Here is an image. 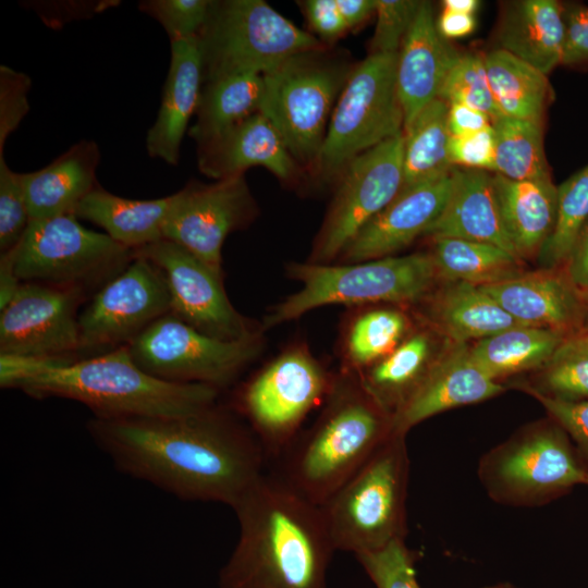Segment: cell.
<instances>
[{
  "label": "cell",
  "mask_w": 588,
  "mask_h": 588,
  "mask_svg": "<svg viewBox=\"0 0 588 588\" xmlns=\"http://www.w3.org/2000/svg\"><path fill=\"white\" fill-rule=\"evenodd\" d=\"M87 427L120 471L183 500L233 507L266 474L257 437L215 405L179 417H93Z\"/></svg>",
  "instance_id": "obj_1"
},
{
  "label": "cell",
  "mask_w": 588,
  "mask_h": 588,
  "mask_svg": "<svg viewBox=\"0 0 588 588\" xmlns=\"http://www.w3.org/2000/svg\"><path fill=\"white\" fill-rule=\"evenodd\" d=\"M232 509L238 539L220 588H327L335 549L321 506L266 473Z\"/></svg>",
  "instance_id": "obj_2"
},
{
  "label": "cell",
  "mask_w": 588,
  "mask_h": 588,
  "mask_svg": "<svg viewBox=\"0 0 588 588\" xmlns=\"http://www.w3.org/2000/svg\"><path fill=\"white\" fill-rule=\"evenodd\" d=\"M0 385L35 399L60 397L87 406L97 418L179 417L215 405L219 390L176 383L144 371L126 346L72 359L0 355Z\"/></svg>",
  "instance_id": "obj_3"
},
{
  "label": "cell",
  "mask_w": 588,
  "mask_h": 588,
  "mask_svg": "<svg viewBox=\"0 0 588 588\" xmlns=\"http://www.w3.org/2000/svg\"><path fill=\"white\" fill-rule=\"evenodd\" d=\"M313 428L280 457L279 474L321 506L392 434V417L358 378L335 381Z\"/></svg>",
  "instance_id": "obj_4"
},
{
  "label": "cell",
  "mask_w": 588,
  "mask_h": 588,
  "mask_svg": "<svg viewBox=\"0 0 588 588\" xmlns=\"http://www.w3.org/2000/svg\"><path fill=\"white\" fill-rule=\"evenodd\" d=\"M408 471L405 436L392 432L321 505L335 551L357 556L404 539Z\"/></svg>",
  "instance_id": "obj_5"
},
{
  "label": "cell",
  "mask_w": 588,
  "mask_h": 588,
  "mask_svg": "<svg viewBox=\"0 0 588 588\" xmlns=\"http://www.w3.org/2000/svg\"><path fill=\"white\" fill-rule=\"evenodd\" d=\"M197 37L203 83L237 73L265 74L295 54L326 47L262 0H211Z\"/></svg>",
  "instance_id": "obj_6"
},
{
  "label": "cell",
  "mask_w": 588,
  "mask_h": 588,
  "mask_svg": "<svg viewBox=\"0 0 588 588\" xmlns=\"http://www.w3.org/2000/svg\"><path fill=\"white\" fill-rule=\"evenodd\" d=\"M353 68L324 47L295 54L262 74L260 112L304 169H311L317 159Z\"/></svg>",
  "instance_id": "obj_7"
},
{
  "label": "cell",
  "mask_w": 588,
  "mask_h": 588,
  "mask_svg": "<svg viewBox=\"0 0 588 588\" xmlns=\"http://www.w3.org/2000/svg\"><path fill=\"white\" fill-rule=\"evenodd\" d=\"M289 274L302 283L266 317L265 328L332 304L412 303L425 295L438 274L431 255L383 257L350 265L292 264Z\"/></svg>",
  "instance_id": "obj_8"
},
{
  "label": "cell",
  "mask_w": 588,
  "mask_h": 588,
  "mask_svg": "<svg viewBox=\"0 0 588 588\" xmlns=\"http://www.w3.org/2000/svg\"><path fill=\"white\" fill-rule=\"evenodd\" d=\"M396 54L369 53L353 68L310 169L318 180L329 182L339 177L357 156L403 133Z\"/></svg>",
  "instance_id": "obj_9"
},
{
  "label": "cell",
  "mask_w": 588,
  "mask_h": 588,
  "mask_svg": "<svg viewBox=\"0 0 588 588\" xmlns=\"http://www.w3.org/2000/svg\"><path fill=\"white\" fill-rule=\"evenodd\" d=\"M16 277L63 289L105 285L133 260V250L106 233L84 228L74 215L29 221L20 242L9 250Z\"/></svg>",
  "instance_id": "obj_10"
},
{
  "label": "cell",
  "mask_w": 588,
  "mask_h": 588,
  "mask_svg": "<svg viewBox=\"0 0 588 588\" xmlns=\"http://www.w3.org/2000/svg\"><path fill=\"white\" fill-rule=\"evenodd\" d=\"M566 434L560 425L537 427L487 453L479 476L488 493L499 502L534 505L587 485L588 469Z\"/></svg>",
  "instance_id": "obj_11"
},
{
  "label": "cell",
  "mask_w": 588,
  "mask_h": 588,
  "mask_svg": "<svg viewBox=\"0 0 588 588\" xmlns=\"http://www.w3.org/2000/svg\"><path fill=\"white\" fill-rule=\"evenodd\" d=\"M137 366L159 379L217 390L232 383L259 353L258 338L226 341L207 335L171 313L125 345Z\"/></svg>",
  "instance_id": "obj_12"
},
{
  "label": "cell",
  "mask_w": 588,
  "mask_h": 588,
  "mask_svg": "<svg viewBox=\"0 0 588 588\" xmlns=\"http://www.w3.org/2000/svg\"><path fill=\"white\" fill-rule=\"evenodd\" d=\"M334 382L313 356L294 348L246 383L242 409L268 457H281L286 452L302 421L327 399Z\"/></svg>",
  "instance_id": "obj_13"
},
{
  "label": "cell",
  "mask_w": 588,
  "mask_h": 588,
  "mask_svg": "<svg viewBox=\"0 0 588 588\" xmlns=\"http://www.w3.org/2000/svg\"><path fill=\"white\" fill-rule=\"evenodd\" d=\"M403 133L353 159L314 244L310 262L340 257L358 232L399 194L403 185Z\"/></svg>",
  "instance_id": "obj_14"
},
{
  "label": "cell",
  "mask_w": 588,
  "mask_h": 588,
  "mask_svg": "<svg viewBox=\"0 0 588 588\" xmlns=\"http://www.w3.org/2000/svg\"><path fill=\"white\" fill-rule=\"evenodd\" d=\"M170 311L163 274L146 258L134 256L79 314V352L125 346Z\"/></svg>",
  "instance_id": "obj_15"
},
{
  "label": "cell",
  "mask_w": 588,
  "mask_h": 588,
  "mask_svg": "<svg viewBox=\"0 0 588 588\" xmlns=\"http://www.w3.org/2000/svg\"><path fill=\"white\" fill-rule=\"evenodd\" d=\"M257 212L244 174L203 184L192 181L170 195L163 238L182 246L219 273L226 236Z\"/></svg>",
  "instance_id": "obj_16"
},
{
  "label": "cell",
  "mask_w": 588,
  "mask_h": 588,
  "mask_svg": "<svg viewBox=\"0 0 588 588\" xmlns=\"http://www.w3.org/2000/svg\"><path fill=\"white\" fill-rule=\"evenodd\" d=\"M85 293L22 282L11 302L0 309V355L72 359L79 352L78 308Z\"/></svg>",
  "instance_id": "obj_17"
},
{
  "label": "cell",
  "mask_w": 588,
  "mask_h": 588,
  "mask_svg": "<svg viewBox=\"0 0 588 588\" xmlns=\"http://www.w3.org/2000/svg\"><path fill=\"white\" fill-rule=\"evenodd\" d=\"M163 274L171 314L196 330L226 341L255 336L248 321L233 307L219 273L182 246L161 238L133 250Z\"/></svg>",
  "instance_id": "obj_18"
},
{
  "label": "cell",
  "mask_w": 588,
  "mask_h": 588,
  "mask_svg": "<svg viewBox=\"0 0 588 588\" xmlns=\"http://www.w3.org/2000/svg\"><path fill=\"white\" fill-rule=\"evenodd\" d=\"M455 171L453 167L438 177L401 188L350 242L340 258L355 264L388 257L426 234L449 201Z\"/></svg>",
  "instance_id": "obj_19"
},
{
  "label": "cell",
  "mask_w": 588,
  "mask_h": 588,
  "mask_svg": "<svg viewBox=\"0 0 588 588\" xmlns=\"http://www.w3.org/2000/svg\"><path fill=\"white\" fill-rule=\"evenodd\" d=\"M197 163L203 174L216 181L244 174L255 166L266 168L284 183L297 181L303 173L275 127L260 111L197 146Z\"/></svg>",
  "instance_id": "obj_20"
},
{
  "label": "cell",
  "mask_w": 588,
  "mask_h": 588,
  "mask_svg": "<svg viewBox=\"0 0 588 588\" xmlns=\"http://www.w3.org/2000/svg\"><path fill=\"white\" fill-rule=\"evenodd\" d=\"M460 56L439 34L431 3L421 1L396 54V87L404 127L439 98L444 79Z\"/></svg>",
  "instance_id": "obj_21"
},
{
  "label": "cell",
  "mask_w": 588,
  "mask_h": 588,
  "mask_svg": "<svg viewBox=\"0 0 588 588\" xmlns=\"http://www.w3.org/2000/svg\"><path fill=\"white\" fill-rule=\"evenodd\" d=\"M504 387L460 347L431 365L418 388L392 416V432L405 436L422 420L444 411L495 396Z\"/></svg>",
  "instance_id": "obj_22"
},
{
  "label": "cell",
  "mask_w": 588,
  "mask_h": 588,
  "mask_svg": "<svg viewBox=\"0 0 588 588\" xmlns=\"http://www.w3.org/2000/svg\"><path fill=\"white\" fill-rule=\"evenodd\" d=\"M203 64L198 37L171 42L170 66L155 123L146 136L150 157L170 166L180 161L182 139L199 101Z\"/></svg>",
  "instance_id": "obj_23"
},
{
  "label": "cell",
  "mask_w": 588,
  "mask_h": 588,
  "mask_svg": "<svg viewBox=\"0 0 588 588\" xmlns=\"http://www.w3.org/2000/svg\"><path fill=\"white\" fill-rule=\"evenodd\" d=\"M426 234L489 243L522 260L504 226L493 175L488 171L456 168L449 201Z\"/></svg>",
  "instance_id": "obj_24"
},
{
  "label": "cell",
  "mask_w": 588,
  "mask_h": 588,
  "mask_svg": "<svg viewBox=\"0 0 588 588\" xmlns=\"http://www.w3.org/2000/svg\"><path fill=\"white\" fill-rule=\"evenodd\" d=\"M479 286L524 324L565 333L584 320L581 296L567 277L538 272Z\"/></svg>",
  "instance_id": "obj_25"
},
{
  "label": "cell",
  "mask_w": 588,
  "mask_h": 588,
  "mask_svg": "<svg viewBox=\"0 0 588 588\" xmlns=\"http://www.w3.org/2000/svg\"><path fill=\"white\" fill-rule=\"evenodd\" d=\"M100 150L93 140H81L51 163L22 173L29 221L73 215L77 205L97 186Z\"/></svg>",
  "instance_id": "obj_26"
},
{
  "label": "cell",
  "mask_w": 588,
  "mask_h": 588,
  "mask_svg": "<svg viewBox=\"0 0 588 588\" xmlns=\"http://www.w3.org/2000/svg\"><path fill=\"white\" fill-rule=\"evenodd\" d=\"M498 42L500 49L548 75L563 61L564 4L555 0L510 2L501 15Z\"/></svg>",
  "instance_id": "obj_27"
},
{
  "label": "cell",
  "mask_w": 588,
  "mask_h": 588,
  "mask_svg": "<svg viewBox=\"0 0 588 588\" xmlns=\"http://www.w3.org/2000/svg\"><path fill=\"white\" fill-rule=\"evenodd\" d=\"M504 226L518 256L539 255L558 211V186L551 179L515 181L493 175Z\"/></svg>",
  "instance_id": "obj_28"
},
{
  "label": "cell",
  "mask_w": 588,
  "mask_h": 588,
  "mask_svg": "<svg viewBox=\"0 0 588 588\" xmlns=\"http://www.w3.org/2000/svg\"><path fill=\"white\" fill-rule=\"evenodd\" d=\"M170 196L149 200L117 196L100 185L76 207L74 216L99 225L117 243L135 250L161 238Z\"/></svg>",
  "instance_id": "obj_29"
},
{
  "label": "cell",
  "mask_w": 588,
  "mask_h": 588,
  "mask_svg": "<svg viewBox=\"0 0 588 588\" xmlns=\"http://www.w3.org/2000/svg\"><path fill=\"white\" fill-rule=\"evenodd\" d=\"M264 77L237 73L203 83L189 136L204 145L260 111Z\"/></svg>",
  "instance_id": "obj_30"
},
{
  "label": "cell",
  "mask_w": 588,
  "mask_h": 588,
  "mask_svg": "<svg viewBox=\"0 0 588 588\" xmlns=\"http://www.w3.org/2000/svg\"><path fill=\"white\" fill-rule=\"evenodd\" d=\"M434 320L452 340H482L501 331L528 326L517 321L479 285L452 281L433 306Z\"/></svg>",
  "instance_id": "obj_31"
},
{
  "label": "cell",
  "mask_w": 588,
  "mask_h": 588,
  "mask_svg": "<svg viewBox=\"0 0 588 588\" xmlns=\"http://www.w3.org/2000/svg\"><path fill=\"white\" fill-rule=\"evenodd\" d=\"M565 333L537 326L514 327L482 340L469 348L473 360L498 380L543 367L565 341Z\"/></svg>",
  "instance_id": "obj_32"
},
{
  "label": "cell",
  "mask_w": 588,
  "mask_h": 588,
  "mask_svg": "<svg viewBox=\"0 0 588 588\" xmlns=\"http://www.w3.org/2000/svg\"><path fill=\"white\" fill-rule=\"evenodd\" d=\"M485 65L501 113L542 123L551 100L548 75L500 48L485 54Z\"/></svg>",
  "instance_id": "obj_33"
},
{
  "label": "cell",
  "mask_w": 588,
  "mask_h": 588,
  "mask_svg": "<svg viewBox=\"0 0 588 588\" xmlns=\"http://www.w3.org/2000/svg\"><path fill=\"white\" fill-rule=\"evenodd\" d=\"M430 353L429 338L425 333L414 334L366 368L358 379L366 392L392 417L429 371Z\"/></svg>",
  "instance_id": "obj_34"
},
{
  "label": "cell",
  "mask_w": 588,
  "mask_h": 588,
  "mask_svg": "<svg viewBox=\"0 0 588 588\" xmlns=\"http://www.w3.org/2000/svg\"><path fill=\"white\" fill-rule=\"evenodd\" d=\"M448 110L449 105L437 98L404 127L402 188L438 177L453 168L448 157Z\"/></svg>",
  "instance_id": "obj_35"
},
{
  "label": "cell",
  "mask_w": 588,
  "mask_h": 588,
  "mask_svg": "<svg viewBox=\"0 0 588 588\" xmlns=\"http://www.w3.org/2000/svg\"><path fill=\"white\" fill-rule=\"evenodd\" d=\"M431 255L438 274L451 280L485 285L520 275V259L483 242L436 237Z\"/></svg>",
  "instance_id": "obj_36"
},
{
  "label": "cell",
  "mask_w": 588,
  "mask_h": 588,
  "mask_svg": "<svg viewBox=\"0 0 588 588\" xmlns=\"http://www.w3.org/2000/svg\"><path fill=\"white\" fill-rule=\"evenodd\" d=\"M492 126L495 174L515 181L551 179L543 149L542 123L501 117Z\"/></svg>",
  "instance_id": "obj_37"
},
{
  "label": "cell",
  "mask_w": 588,
  "mask_h": 588,
  "mask_svg": "<svg viewBox=\"0 0 588 588\" xmlns=\"http://www.w3.org/2000/svg\"><path fill=\"white\" fill-rule=\"evenodd\" d=\"M406 330L407 318L394 309L380 308L359 315L347 331V362L355 369L370 367L402 343Z\"/></svg>",
  "instance_id": "obj_38"
},
{
  "label": "cell",
  "mask_w": 588,
  "mask_h": 588,
  "mask_svg": "<svg viewBox=\"0 0 588 588\" xmlns=\"http://www.w3.org/2000/svg\"><path fill=\"white\" fill-rule=\"evenodd\" d=\"M588 220V164L558 186L554 229L538 257L552 267L566 262L576 238Z\"/></svg>",
  "instance_id": "obj_39"
},
{
  "label": "cell",
  "mask_w": 588,
  "mask_h": 588,
  "mask_svg": "<svg viewBox=\"0 0 588 588\" xmlns=\"http://www.w3.org/2000/svg\"><path fill=\"white\" fill-rule=\"evenodd\" d=\"M527 391L564 402L587 401L588 336L581 333L565 339L542 367L538 385Z\"/></svg>",
  "instance_id": "obj_40"
},
{
  "label": "cell",
  "mask_w": 588,
  "mask_h": 588,
  "mask_svg": "<svg viewBox=\"0 0 588 588\" xmlns=\"http://www.w3.org/2000/svg\"><path fill=\"white\" fill-rule=\"evenodd\" d=\"M439 98L448 105L463 103L477 109L489 115L492 122L504 117L489 85L485 56L479 53L458 57L444 79Z\"/></svg>",
  "instance_id": "obj_41"
},
{
  "label": "cell",
  "mask_w": 588,
  "mask_h": 588,
  "mask_svg": "<svg viewBox=\"0 0 588 588\" xmlns=\"http://www.w3.org/2000/svg\"><path fill=\"white\" fill-rule=\"evenodd\" d=\"M356 559L376 588H420L413 556L404 539Z\"/></svg>",
  "instance_id": "obj_42"
},
{
  "label": "cell",
  "mask_w": 588,
  "mask_h": 588,
  "mask_svg": "<svg viewBox=\"0 0 588 588\" xmlns=\"http://www.w3.org/2000/svg\"><path fill=\"white\" fill-rule=\"evenodd\" d=\"M211 0H144L138 9L160 23L170 42L197 37Z\"/></svg>",
  "instance_id": "obj_43"
},
{
  "label": "cell",
  "mask_w": 588,
  "mask_h": 588,
  "mask_svg": "<svg viewBox=\"0 0 588 588\" xmlns=\"http://www.w3.org/2000/svg\"><path fill=\"white\" fill-rule=\"evenodd\" d=\"M29 223L22 173L9 168L0 154V252L12 249Z\"/></svg>",
  "instance_id": "obj_44"
},
{
  "label": "cell",
  "mask_w": 588,
  "mask_h": 588,
  "mask_svg": "<svg viewBox=\"0 0 588 588\" xmlns=\"http://www.w3.org/2000/svg\"><path fill=\"white\" fill-rule=\"evenodd\" d=\"M421 1L376 0V28L370 53H397Z\"/></svg>",
  "instance_id": "obj_45"
},
{
  "label": "cell",
  "mask_w": 588,
  "mask_h": 588,
  "mask_svg": "<svg viewBox=\"0 0 588 588\" xmlns=\"http://www.w3.org/2000/svg\"><path fill=\"white\" fill-rule=\"evenodd\" d=\"M30 78L8 65L0 66V154L9 135L20 125L29 110L27 99Z\"/></svg>",
  "instance_id": "obj_46"
},
{
  "label": "cell",
  "mask_w": 588,
  "mask_h": 588,
  "mask_svg": "<svg viewBox=\"0 0 588 588\" xmlns=\"http://www.w3.org/2000/svg\"><path fill=\"white\" fill-rule=\"evenodd\" d=\"M448 157L453 167L495 172L493 126L469 135L450 136Z\"/></svg>",
  "instance_id": "obj_47"
},
{
  "label": "cell",
  "mask_w": 588,
  "mask_h": 588,
  "mask_svg": "<svg viewBox=\"0 0 588 588\" xmlns=\"http://www.w3.org/2000/svg\"><path fill=\"white\" fill-rule=\"evenodd\" d=\"M577 445L578 455L588 464V400L564 402L531 393ZM583 462V463H585Z\"/></svg>",
  "instance_id": "obj_48"
},
{
  "label": "cell",
  "mask_w": 588,
  "mask_h": 588,
  "mask_svg": "<svg viewBox=\"0 0 588 588\" xmlns=\"http://www.w3.org/2000/svg\"><path fill=\"white\" fill-rule=\"evenodd\" d=\"M565 46L562 65H588V7L564 4Z\"/></svg>",
  "instance_id": "obj_49"
},
{
  "label": "cell",
  "mask_w": 588,
  "mask_h": 588,
  "mask_svg": "<svg viewBox=\"0 0 588 588\" xmlns=\"http://www.w3.org/2000/svg\"><path fill=\"white\" fill-rule=\"evenodd\" d=\"M301 3L310 29L324 45L338 40L350 30L335 0H306Z\"/></svg>",
  "instance_id": "obj_50"
},
{
  "label": "cell",
  "mask_w": 588,
  "mask_h": 588,
  "mask_svg": "<svg viewBox=\"0 0 588 588\" xmlns=\"http://www.w3.org/2000/svg\"><path fill=\"white\" fill-rule=\"evenodd\" d=\"M486 113L463 103H451L448 110V127L451 136L469 135L492 127Z\"/></svg>",
  "instance_id": "obj_51"
},
{
  "label": "cell",
  "mask_w": 588,
  "mask_h": 588,
  "mask_svg": "<svg viewBox=\"0 0 588 588\" xmlns=\"http://www.w3.org/2000/svg\"><path fill=\"white\" fill-rule=\"evenodd\" d=\"M567 279L580 296L588 297V220L566 260Z\"/></svg>",
  "instance_id": "obj_52"
},
{
  "label": "cell",
  "mask_w": 588,
  "mask_h": 588,
  "mask_svg": "<svg viewBox=\"0 0 588 588\" xmlns=\"http://www.w3.org/2000/svg\"><path fill=\"white\" fill-rule=\"evenodd\" d=\"M476 26L475 17L470 14L455 13L443 10L437 20V28L444 39H455L469 35Z\"/></svg>",
  "instance_id": "obj_53"
},
{
  "label": "cell",
  "mask_w": 588,
  "mask_h": 588,
  "mask_svg": "<svg viewBox=\"0 0 588 588\" xmlns=\"http://www.w3.org/2000/svg\"><path fill=\"white\" fill-rule=\"evenodd\" d=\"M348 29L357 28L376 14V0H335Z\"/></svg>",
  "instance_id": "obj_54"
},
{
  "label": "cell",
  "mask_w": 588,
  "mask_h": 588,
  "mask_svg": "<svg viewBox=\"0 0 588 588\" xmlns=\"http://www.w3.org/2000/svg\"><path fill=\"white\" fill-rule=\"evenodd\" d=\"M22 282L15 274L10 252L1 254L0 258V309L4 308L16 294Z\"/></svg>",
  "instance_id": "obj_55"
},
{
  "label": "cell",
  "mask_w": 588,
  "mask_h": 588,
  "mask_svg": "<svg viewBox=\"0 0 588 588\" xmlns=\"http://www.w3.org/2000/svg\"><path fill=\"white\" fill-rule=\"evenodd\" d=\"M442 5H443V10H446V11L474 15V13L479 7V1L477 0H444L442 2Z\"/></svg>",
  "instance_id": "obj_56"
},
{
  "label": "cell",
  "mask_w": 588,
  "mask_h": 588,
  "mask_svg": "<svg viewBox=\"0 0 588 588\" xmlns=\"http://www.w3.org/2000/svg\"><path fill=\"white\" fill-rule=\"evenodd\" d=\"M486 588H515V587L512 586V585H509V584H500V585H495V586H491V587H486Z\"/></svg>",
  "instance_id": "obj_57"
},
{
  "label": "cell",
  "mask_w": 588,
  "mask_h": 588,
  "mask_svg": "<svg viewBox=\"0 0 588 588\" xmlns=\"http://www.w3.org/2000/svg\"><path fill=\"white\" fill-rule=\"evenodd\" d=\"M584 334H586L588 336V330H586L585 332H583Z\"/></svg>",
  "instance_id": "obj_58"
},
{
  "label": "cell",
  "mask_w": 588,
  "mask_h": 588,
  "mask_svg": "<svg viewBox=\"0 0 588 588\" xmlns=\"http://www.w3.org/2000/svg\"><path fill=\"white\" fill-rule=\"evenodd\" d=\"M586 486H588V481H587V485H586Z\"/></svg>",
  "instance_id": "obj_59"
}]
</instances>
